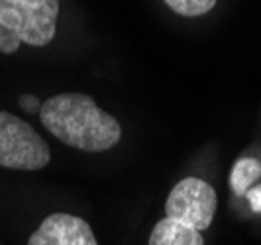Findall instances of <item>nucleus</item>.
Listing matches in <instances>:
<instances>
[{"instance_id":"1","label":"nucleus","mask_w":261,"mask_h":245,"mask_svg":"<svg viewBox=\"0 0 261 245\" xmlns=\"http://www.w3.org/2000/svg\"><path fill=\"white\" fill-rule=\"evenodd\" d=\"M39 118L59 142L87 153L112 149L122 138V126L85 92H61L41 104Z\"/></svg>"},{"instance_id":"2","label":"nucleus","mask_w":261,"mask_h":245,"mask_svg":"<svg viewBox=\"0 0 261 245\" xmlns=\"http://www.w3.org/2000/svg\"><path fill=\"white\" fill-rule=\"evenodd\" d=\"M59 0H0V53H16L22 43L45 47L57 32Z\"/></svg>"},{"instance_id":"3","label":"nucleus","mask_w":261,"mask_h":245,"mask_svg":"<svg viewBox=\"0 0 261 245\" xmlns=\"http://www.w3.org/2000/svg\"><path fill=\"white\" fill-rule=\"evenodd\" d=\"M51 161V149L22 118L0 110V167L38 171Z\"/></svg>"},{"instance_id":"4","label":"nucleus","mask_w":261,"mask_h":245,"mask_svg":"<svg viewBox=\"0 0 261 245\" xmlns=\"http://www.w3.org/2000/svg\"><path fill=\"white\" fill-rule=\"evenodd\" d=\"M218 196L206 181L187 177L179 181L165 200V216L204 232L216 216Z\"/></svg>"},{"instance_id":"5","label":"nucleus","mask_w":261,"mask_h":245,"mask_svg":"<svg viewBox=\"0 0 261 245\" xmlns=\"http://www.w3.org/2000/svg\"><path fill=\"white\" fill-rule=\"evenodd\" d=\"M28 245H98L94 232L79 216L57 212L41 222Z\"/></svg>"},{"instance_id":"6","label":"nucleus","mask_w":261,"mask_h":245,"mask_svg":"<svg viewBox=\"0 0 261 245\" xmlns=\"http://www.w3.org/2000/svg\"><path fill=\"white\" fill-rule=\"evenodd\" d=\"M149 245H204V237L202 232L165 216L151 230Z\"/></svg>"},{"instance_id":"7","label":"nucleus","mask_w":261,"mask_h":245,"mask_svg":"<svg viewBox=\"0 0 261 245\" xmlns=\"http://www.w3.org/2000/svg\"><path fill=\"white\" fill-rule=\"evenodd\" d=\"M261 177V163L253 157H242L236 161L232 175H230V184L232 190L238 196L246 194L249 190V186Z\"/></svg>"},{"instance_id":"8","label":"nucleus","mask_w":261,"mask_h":245,"mask_svg":"<svg viewBox=\"0 0 261 245\" xmlns=\"http://www.w3.org/2000/svg\"><path fill=\"white\" fill-rule=\"evenodd\" d=\"M175 14L185 18H196L208 14L218 0H163Z\"/></svg>"},{"instance_id":"9","label":"nucleus","mask_w":261,"mask_h":245,"mask_svg":"<svg viewBox=\"0 0 261 245\" xmlns=\"http://www.w3.org/2000/svg\"><path fill=\"white\" fill-rule=\"evenodd\" d=\"M20 108H24L28 114H39L41 102L36 94H22L20 96Z\"/></svg>"},{"instance_id":"10","label":"nucleus","mask_w":261,"mask_h":245,"mask_svg":"<svg viewBox=\"0 0 261 245\" xmlns=\"http://www.w3.org/2000/svg\"><path fill=\"white\" fill-rule=\"evenodd\" d=\"M248 200H249L251 210H253V212H257V214H261V184H257L255 188H249Z\"/></svg>"}]
</instances>
